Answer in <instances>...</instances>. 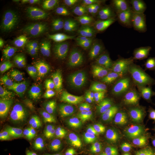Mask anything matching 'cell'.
Instances as JSON below:
<instances>
[{"mask_svg": "<svg viewBox=\"0 0 155 155\" xmlns=\"http://www.w3.org/2000/svg\"><path fill=\"white\" fill-rule=\"evenodd\" d=\"M149 155H155V149L151 153H150Z\"/></svg>", "mask_w": 155, "mask_h": 155, "instance_id": "cell-59", "label": "cell"}, {"mask_svg": "<svg viewBox=\"0 0 155 155\" xmlns=\"http://www.w3.org/2000/svg\"><path fill=\"white\" fill-rule=\"evenodd\" d=\"M83 141V138L78 134H70L65 142V145L67 147H75L81 144Z\"/></svg>", "mask_w": 155, "mask_h": 155, "instance_id": "cell-33", "label": "cell"}, {"mask_svg": "<svg viewBox=\"0 0 155 155\" xmlns=\"http://www.w3.org/2000/svg\"><path fill=\"white\" fill-rule=\"evenodd\" d=\"M78 41L81 45L86 46L91 45L88 39L82 30H81L78 32Z\"/></svg>", "mask_w": 155, "mask_h": 155, "instance_id": "cell-43", "label": "cell"}, {"mask_svg": "<svg viewBox=\"0 0 155 155\" xmlns=\"http://www.w3.org/2000/svg\"><path fill=\"white\" fill-rule=\"evenodd\" d=\"M88 39L90 44L95 42L97 33L91 28H86L81 29Z\"/></svg>", "mask_w": 155, "mask_h": 155, "instance_id": "cell-40", "label": "cell"}, {"mask_svg": "<svg viewBox=\"0 0 155 155\" xmlns=\"http://www.w3.org/2000/svg\"><path fill=\"white\" fill-rule=\"evenodd\" d=\"M142 41L147 47H155V30L146 31L142 36Z\"/></svg>", "mask_w": 155, "mask_h": 155, "instance_id": "cell-30", "label": "cell"}, {"mask_svg": "<svg viewBox=\"0 0 155 155\" xmlns=\"http://www.w3.org/2000/svg\"><path fill=\"white\" fill-rule=\"evenodd\" d=\"M79 121L82 127V133L86 138H90L93 134L94 120L92 110L90 106L84 107L78 113Z\"/></svg>", "mask_w": 155, "mask_h": 155, "instance_id": "cell-10", "label": "cell"}, {"mask_svg": "<svg viewBox=\"0 0 155 155\" xmlns=\"http://www.w3.org/2000/svg\"><path fill=\"white\" fill-rule=\"evenodd\" d=\"M20 93L27 101H35L39 97L38 85L32 81H25L20 87Z\"/></svg>", "mask_w": 155, "mask_h": 155, "instance_id": "cell-16", "label": "cell"}, {"mask_svg": "<svg viewBox=\"0 0 155 155\" xmlns=\"http://www.w3.org/2000/svg\"><path fill=\"white\" fill-rule=\"evenodd\" d=\"M84 19L87 22L94 23H103L105 20L99 12L94 10L86 11L83 15Z\"/></svg>", "mask_w": 155, "mask_h": 155, "instance_id": "cell-28", "label": "cell"}, {"mask_svg": "<svg viewBox=\"0 0 155 155\" xmlns=\"http://www.w3.org/2000/svg\"><path fill=\"white\" fill-rule=\"evenodd\" d=\"M16 115L25 122H31L35 119V111L33 108L24 104L19 105L16 109Z\"/></svg>", "mask_w": 155, "mask_h": 155, "instance_id": "cell-21", "label": "cell"}, {"mask_svg": "<svg viewBox=\"0 0 155 155\" xmlns=\"http://www.w3.org/2000/svg\"><path fill=\"white\" fill-rule=\"evenodd\" d=\"M138 61L134 62H125V63H116V67L126 73H131L136 69Z\"/></svg>", "mask_w": 155, "mask_h": 155, "instance_id": "cell-31", "label": "cell"}, {"mask_svg": "<svg viewBox=\"0 0 155 155\" xmlns=\"http://www.w3.org/2000/svg\"><path fill=\"white\" fill-rule=\"evenodd\" d=\"M127 149H128L129 152L133 155L137 154L141 151L138 149L133 143H131L129 141H128V144H127Z\"/></svg>", "mask_w": 155, "mask_h": 155, "instance_id": "cell-47", "label": "cell"}, {"mask_svg": "<svg viewBox=\"0 0 155 155\" xmlns=\"http://www.w3.org/2000/svg\"><path fill=\"white\" fill-rule=\"evenodd\" d=\"M67 129L70 134H78L82 132V127L79 120L70 119L67 123Z\"/></svg>", "mask_w": 155, "mask_h": 155, "instance_id": "cell-29", "label": "cell"}, {"mask_svg": "<svg viewBox=\"0 0 155 155\" xmlns=\"http://www.w3.org/2000/svg\"><path fill=\"white\" fill-rule=\"evenodd\" d=\"M109 17L113 22L118 25L127 23L132 19L129 11L124 9H116L109 14Z\"/></svg>", "mask_w": 155, "mask_h": 155, "instance_id": "cell-23", "label": "cell"}, {"mask_svg": "<svg viewBox=\"0 0 155 155\" xmlns=\"http://www.w3.org/2000/svg\"><path fill=\"white\" fill-rule=\"evenodd\" d=\"M38 155H48L47 153L44 150H40L38 153Z\"/></svg>", "mask_w": 155, "mask_h": 155, "instance_id": "cell-58", "label": "cell"}, {"mask_svg": "<svg viewBox=\"0 0 155 155\" xmlns=\"http://www.w3.org/2000/svg\"><path fill=\"white\" fill-rule=\"evenodd\" d=\"M117 41V36L114 31L110 29H100L97 32L95 43L97 46L102 48H107L113 46Z\"/></svg>", "mask_w": 155, "mask_h": 155, "instance_id": "cell-13", "label": "cell"}, {"mask_svg": "<svg viewBox=\"0 0 155 155\" xmlns=\"http://www.w3.org/2000/svg\"><path fill=\"white\" fill-rule=\"evenodd\" d=\"M154 22H155V12H154L150 16H149L147 19V25L151 24Z\"/></svg>", "mask_w": 155, "mask_h": 155, "instance_id": "cell-54", "label": "cell"}, {"mask_svg": "<svg viewBox=\"0 0 155 155\" xmlns=\"http://www.w3.org/2000/svg\"><path fill=\"white\" fill-rule=\"evenodd\" d=\"M40 71H45L52 73L56 75L58 73V68L57 64L53 61L46 62L40 65Z\"/></svg>", "mask_w": 155, "mask_h": 155, "instance_id": "cell-32", "label": "cell"}, {"mask_svg": "<svg viewBox=\"0 0 155 155\" xmlns=\"http://www.w3.org/2000/svg\"><path fill=\"white\" fill-rule=\"evenodd\" d=\"M155 149V144H153L142 147L141 150L145 153L150 154Z\"/></svg>", "mask_w": 155, "mask_h": 155, "instance_id": "cell-50", "label": "cell"}, {"mask_svg": "<svg viewBox=\"0 0 155 155\" xmlns=\"http://www.w3.org/2000/svg\"><path fill=\"white\" fill-rule=\"evenodd\" d=\"M74 58L85 64H91L103 59H108L112 57V54H104L93 50L73 52Z\"/></svg>", "mask_w": 155, "mask_h": 155, "instance_id": "cell-11", "label": "cell"}, {"mask_svg": "<svg viewBox=\"0 0 155 155\" xmlns=\"http://www.w3.org/2000/svg\"><path fill=\"white\" fill-rule=\"evenodd\" d=\"M19 2H21L23 3H27L29 2V1H20Z\"/></svg>", "mask_w": 155, "mask_h": 155, "instance_id": "cell-60", "label": "cell"}, {"mask_svg": "<svg viewBox=\"0 0 155 155\" xmlns=\"http://www.w3.org/2000/svg\"><path fill=\"white\" fill-rule=\"evenodd\" d=\"M115 29L121 36L126 38L135 36L140 30L137 25L128 22L116 25Z\"/></svg>", "mask_w": 155, "mask_h": 155, "instance_id": "cell-22", "label": "cell"}, {"mask_svg": "<svg viewBox=\"0 0 155 155\" xmlns=\"http://www.w3.org/2000/svg\"><path fill=\"white\" fill-rule=\"evenodd\" d=\"M116 63H125V62H134L138 61V58L128 55L121 54L115 58Z\"/></svg>", "mask_w": 155, "mask_h": 155, "instance_id": "cell-36", "label": "cell"}, {"mask_svg": "<svg viewBox=\"0 0 155 155\" xmlns=\"http://www.w3.org/2000/svg\"><path fill=\"white\" fill-rule=\"evenodd\" d=\"M117 49L122 54L136 57L141 52L142 46L138 41L128 38L123 40L117 45Z\"/></svg>", "mask_w": 155, "mask_h": 155, "instance_id": "cell-14", "label": "cell"}, {"mask_svg": "<svg viewBox=\"0 0 155 155\" xmlns=\"http://www.w3.org/2000/svg\"><path fill=\"white\" fill-rule=\"evenodd\" d=\"M43 80L47 83L51 84L56 81L57 75L45 71H40Z\"/></svg>", "mask_w": 155, "mask_h": 155, "instance_id": "cell-42", "label": "cell"}, {"mask_svg": "<svg viewBox=\"0 0 155 155\" xmlns=\"http://www.w3.org/2000/svg\"><path fill=\"white\" fill-rule=\"evenodd\" d=\"M71 44V39L68 35L55 34L40 38L35 46L46 54L55 55L66 49Z\"/></svg>", "mask_w": 155, "mask_h": 155, "instance_id": "cell-2", "label": "cell"}, {"mask_svg": "<svg viewBox=\"0 0 155 155\" xmlns=\"http://www.w3.org/2000/svg\"><path fill=\"white\" fill-rule=\"evenodd\" d=\"M62 139V133L61 130L57 127H51L44 136L43 141L46 147L53 149L59 146Z\"/></svg>", "mask_w": 155, "mask_h": 155, "instance_id": "cell-15", "label": "cell"}, {"mask_svg": "<svg viewBox=\"0 0 155 155\" xmlns=\"http://www.w3.org/2000/svg\"><path fill=\"white\" fill-rule=\"evenodd\" d=\"M130 119V112L128 109L120 107L106 112L103 116V122L108 130L119 132L128 126Z\"/></svg>", "mask_w": 155, "mask_h": 155, "instance_id": "cell-3", "label": "cell"}, {"mask_svg": "<svg viewBox=\"0 0 155 155\" xmlns=\"http://www.w3.org/2000/svg\"><path fill=\"white\" fill-rule=\"evenodd\" d=\"M135 135L141 139L155 138V125L143 123L137 127Z\"/></svg>", "mask_w": 155, "mask_h": 155, "instance_id": "cell-25", "label": "cell"}, {"mask_svg": "<svg viewBox=\"0 0 155 155\" xmlns=\"http://www.w3.org/2000/svg\"><path fill=\"white\" fill-rule=\"evenodd\" d=\"M137 8H138L139 10V20L141 21H143V20L146 19L148 15L143 13V12L139 9L138 7H137Z\"/></svg>", "mask_w": 155, "mask_h": 155, "instance_id": "cell-53", "label": "cell"}, {"mask_svg": "<svg viewBox=\"0 0 155 155\" xmlns=\"http://www.w3.org/2000/svg\"><path fill=\"white\" fill-rule=\"evenodd\" d=\"M131 17L136 20H139V10L138 8H133L129 11Z\"/></svg>", "mask_w": 155, "mask_h": 155, "instance_id": "cell-48", "label": "cell"}, {"mask_svg": "<svg viewBox=\"0 0 155 155\" xmlns=\"http://www.w3.org/2000/svg\"><path fill=\"white\" fill-rule=\"evenodd\" d=\"M103 72L104 67L102 64H89L84 67L81 70V78L85 86L90 88H95L101 83Z\"/></svg>", "mask_w": 155, "mask_h": 155, "instance_id": "cell-5", "label": "cell"}, {"mask_svg": "<svg viewBox=\"0 0 155 155\" xmlns=\"http://www.w3.org/2000/svg\"><path fill=\"white\" fill-rule=\"evenodd\" d=\"M144 94L146 97L155 101V81L149 84L145 89Z\"/></svg>", "mask_w": 155, "mask_h": 155, "instance_id": "cell-39", "label": "cell"}, {"mask_svg": "<svg viewBox=\"0 0 155 155\" xmlns=\"http://www.w3.org/2000/svg\"><path fill=\"white\" fill-rule=\"evenodd\" d=\"M86 0H69L64 4V11L66 14L73 15L83 10L87 5Z\"/></svg>", "mask_w": 155, "mask_h": 155, "instance_id": "cell-20", "label": "cell"}, {"mask_svg": "<svg viewBox=\"0 0 155 155\" xmlns=\"http://www.w3.org/2000/svg\"><path fill=\"white\" fill-rule=\"evenodd\" d=\"M128 141L130 142L131 143H133L138 149L141 150L142 147L141 139H140L136 137H130L129 138Z\"/></svg>", "mask_w": 155, "mask_h": 155, "instance_id": "cell-45", "label": "cell"}, {"mask_svg": "<svg viewBox=\"0 0 155 155\" xmlns=\"http://www.w3.org/2000/svg\"><path fill=\"white\" fill-rule=\"evenodd\" d=\"M118 2L116 0H97V5L101 8L105 10L111 8Z\"/></svg>", "mask_w": 155, "mask_h": 155, "instance_id": "cell-37", "label": "cell"}, {"mask_svg": "<svg viewBox=\"0 0 155 155\" xmlns=\"http://www.w3.org/2000/svg\"><path fill=\"white\" fill-rule=\"evenodd\" d=\"M20 99L18 94L14 91L7 93L1 97L0 107L2 110H5L7 108L14 104Z\"/></svg>", "mask_w": 155, "mask_h": 155, "instance_id": "cell-26", "label": "cell"}, {"mask_svg": "<svg viewBox=\"0 0 155 155\" xmlns=\"http://www.w3.org/2000/svg\"><path fill=\"white\" fill-rule=\"evenodd\" d=\"M69 155H84V153L81 151H76L70 154Z\"/></svg>", "mask_w": 155, "mask_h": 155, "instance_id": "cell-56", "label": "cell"}, {"mask_svg": "<svg viewBox=\"0 0 155 155\" xmlns=\"http://www.w3.org/2000/svg\"><path fill=\"white\" fill-rule=\"evenodd\" d=\"M52 100L55 104L57 114L60 116H66L75 104V100L73 97L65 92L54 94L52 96Z\"/></svg>", "mask_w": 155, "mask_h": 155, "instance_id": "cell-9", "label": "cell"}, {"mask_svg": "<svg viewBox=\"0 0 155 155\" xmlns=\"http://www.w3.org/2000/svg\"><path fill=\"white\" fill-rule=\"evenodd\" d=\"M41 58L38 54L32 53L25 56L20 61L19 65L22 69L27 71H34L41 65Z\"/></svg>", "mask_w": 155, "mask_h": 155, "instance_id": "cell-17", "label": "cell"}, {"mask_svg": "<svg viewBox=\"0 0 155 155\" xmlns=\"http://www.w3.org/2000/svg\"><path fill=\"white\" fill-rule=\"evenodd\" d=\"M40 107L43 113L48 116V99H45L42 100L40 103Z\"/></svg>", "mask_w": 155, "mask_h": 155, "instance_id": "cell-44", "label": "cell"}, {"mask_svg": "<svg viewBox=\"0 0 155 155\" xmlns=\"http://www.w3.org/2000/svg\"><path fill=\"white\" fill-rule=\"evenodd\" d=\"M130 154H126V155H129Z\"/></svg>", "mask_w": 155, "mask_h": 155, "instance_id": "cell-62", "label": "cell"}, {"mask_svg": "<svg viewBox=\"0 0 155 155\" xmlns=\"http://www.w3.org/2000/svg\"><path fill=\"white\" fill-rule=\"evenodd\" d=\"M125 92V84L121 78L114 73L108 75L104 84L103 93L104 99H116L122 97Z\"/></svg>", "mask_w": 155, "mask_h": 155, "instance_id": "cell-6", "label": "cell"}, {"mask_svg": "<svg viewBox=\"0 0 155 155\" xmlns=\"http://www.w3.org/2000/svg\"><path fill=\"white\" fill-rule=\"evenodd\" d=\"M6 67V63L5 59L1 57L0 58V71L1 72H3Z\"/></svg>", "mask_w": 155, "mask_h": 155, "instance_id": "cell-52", "label": "cell"}, {"mask_svg": "<svg viewBox=\"0 0 155 155\" xmlns=\"http://www.w3.org/2000/svg\"><path fill=\"white\" fill-rule=\"evenodd\" d=\"M138 8L143 13L147 15H148L150 12V8L148 5L141 6Z\"/></svg>", "mask_w": 155, "mask_h": 155, "instance_id": "cell-51", "label": "cell"}, {"mask_svg": "<svg viewBox=\"0 0 155 155\" xmlns=\"http://www.w3.org/2000/svg\"><path fill=\"white\" fill-rule=\"evenodd\" d=\"M19 151L16 147H1L0 155H19Z\"/></svg>", "mask_w": 155, "mask_h": 155, "instance_id": "cell-41", "label": "cell"}, {"mask_svg": "<svg viewBox=\"0 0 155 155\" xmlns=\"http://www.w3.org/2000/svg\"><path fill=\"white\" fill-rule=\"evenodd\" d=\"M142 147L155 144V138H143L141 139Z\"/></svg>", "mask_w": 155, "mask_h": 155, "instance_id": "cell-46", "label": "cell"}, {"mask_svg": "<svg viewBox=\"0 0 155 155\" xmlns=\"http://www.w3.org/2000/svg\"><path fill=\"white\" fill-rule=\"evenodd\" d=\"M152 122H153V123H155V116L153 117V118Z\"/></svg>", "mask_w": 155, "mask_h": 155, "instance_id": "cell-61", "label": "cell"}, {"mask_svg": "<svg viewBox=\"0 0 155 155\" xmlns=\"http://www.w3.org/2000/svg\"><path fill=\"white\" fill-rule=\"evenodd\" d=\"M1 120L3 124L11 130H17L21 125L11 113H7L2 116Z\"/></svg>", "mask_w": 155, "mask_h": 155, "instance_id": "cell-27", "label": "cell"}, {"mask_svg": "<svg viewBox=\"0 0 155 155\" xmlns=\"http://www.w3.org/2000/svg\"><path fill=\"white\" fill-rule=\"evenodd\" d=\"M148 27L151 29V30H155V22L151 24L147 25Z\"/></svg>", "mask_w": 155, "mask_h": 155, "instance_id": "cell-57", "label": "cell"}, {"mask_svg": "<svg viewBox=\"0 0 155 155\" xmlns=\"http://www.w3.org/2000/svg\"><path fill=\"white\" fill-rule=\"evenodd\" d=\"M28 25L22 17L12 15L4 25L1 43L5 48H13L22 43L28 34Z\"/></svg>", "mask_w": 155, "mask_h": 155, "instance_id": "cell-1", "label": "cell"}, {"mask_svg": "<svg viewBox=\"0 0 155 155\" xmlns=\"http://www.w3.org/2000/svg\"></svg>", "mask_w": 155, "mask_h": 155, "instance_id": "cell-63", "label": "cell"}, {"mask_svg": "<svg viewBox=\"0 0 155 155\" xmlns=\"http://www.w3.org/2000/svg\"><path fill=\"white\" fill-rule=\"evenodd\" d=\"M70 61L62 64L61 69V79L66 84H69V75L70 72Z\"/></svg>", "mask_w": 155, "mask_h": 155, "instance_id": "cell-34", "label": "cell"}, {"mask_svg": "<svg viewBox=\"0 0 155 155\" xmlns=\"http://www.w3.org/2000/svg\"><path fill=\"white\" fill-rule=\"evenodd\" d=\"M126 149L124 144H117L104 140L98 136H96L92 143L91 151L104 155H119Z\"/></svg>", "mask_w": 155, "mask_h": 155, "instance_id": "cell-7", "label": "cell"}, {"mask_svg": "<svg viewBox=\"0 0 155 155\" xmlns=\"http://www.w3.org/2000/svg\"><path fill=\"white\" fill-rule=\"evenodd\" d=\"M138 110L141 115L155 116V101L147 97H141L138 100Z\"/></svg>", "mask_w": 155, "mask_h": 155, "instance_id": "cell-19", "label": "cell"}, {"mask_svg": "<svg viewBox=\"0 0 155 155\" xmlns=\"http://www.w3.org/2000/svg\"><path fill=\"white\" fill-rule=\"evenodd\" d=\"M154 72V69L150 65H142L139 68L134 79V84L136 88L140 89L146 85L152 78Z\"/></svg>", "mask_w": 155, "mask_h": 155, "instance_id": "cell-12", "label": "cell"}, {"mask_svg": "<svg viewBox=\"0 0 155 155\" xmlns=\"http://www.w3.org/2000/svg\"><path fill=\"white\" fill-rule=\"evenodd\" d=\"M76 64L73 61H70V72L69 75V84L73 85L76 81Z\"/></svg>", "mask_w": 155, "mask_h": 155, "instance_id": "cell-38", "label": "cell"}, {"mask_svg": "<svg viewBox=\"0 0 155 155\" xmlns=\"http://www.w3.org/2000/svg\"><path fill=\"white\" fill-rule=\"evenodd\" d=\"M61 2L59 0H44L43 5L46 6L58 5Z\"/></svg>", "mask_w": 155, "mask_h": 155, "instance_id": "cell-49", "label": "cell"}, {"mask_svg": "<svg viewBox=\"0 0 155 155\" xmlns=\"http://www.w3.org/2000/svg\"><path fill=\"white\" fill-rule=\"evenodd\" d=\"M152 2L145 0H125L124 2V5L128 8H137L141 6L149 5Z\"/></svg>", "mask_w": 155, "mask_h": 155, "instance_id": "cell-35", "label": "cell"}, {"mask_svg": "<svg viewBox=\"0 0 155 155\" xmlns=\"http://www.w3.org/2000/svg\"><path fill=\"white\" fill-rule=\"evenodd\" d=\"M26 73L17 69H12L4 76L5 83L8 88L14 89L25 77Z\"/></svg>", "mask_w": 155, "mask_h": 155, "instance_id": "cell-18", "label": "cell"}, {"mask_svg": "<svg viewBox=\"0 0 155 155\" xmlns=\"http://www.w3.org/2000/svg\"><path fill=\"white\" fill-rule=\"evenodd\" d=\"M42 129L41 123L35 122L31 124H21L18 129L11 130V132L14 135L21 137L28 144L33 145L41 133Z\"/></svg>", "mask_w": 155, "mask_h": 155, "instance_id": "cell-8", "label": "cell"}, {"mask_svg": "<svg viewBox=\"0 0 155 155\" xmlns=\"http://www.w3.org/2000/svg\"><path fill=\"white\" fill-rule=\"evenodd\" d=\"M44 2V0H33L32 1V4L34 6L39 5H43Z\"/></svg>", "mask_w": 155, "mask_h": 155, "instance_id": "cell-55", "label": "cell"}, {"mask_svg": "<svg viewBox=\"0 0 155 155\" xmlns=\"http://www.w3.org/2000/svg\"><path fill=\"white\" fill-rule=\"evenodd\" d=\"M41 24L50 30H58L69 27L72 21L68 17L56 11L45 10L40 14Z\"/></svg>", "mask_w": 155, "mask_h": 155, "instance_id": "cell-4", "label": "cell"}, {"mask_svg": "<svg viewBox=\"0 0 155 155\" xmlns=\"http://www.w3.org/2000/svg\"><path fill=\"white\" fill-rule=\"evenodd\" d=\"M22 141L18 137H13L0 129V145L3 147H16L21 144Z\"/></svg>", "mask_w": 155, "mask_h": 155, "instance_id": "cell-24", "label": "cell"}]
</instances>
